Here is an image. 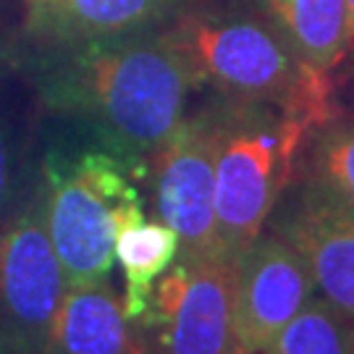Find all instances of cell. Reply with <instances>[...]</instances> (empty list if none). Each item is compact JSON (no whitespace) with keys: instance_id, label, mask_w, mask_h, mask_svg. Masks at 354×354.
<instances>
[{"instance_id":"1","label":"cell","mask_w":354,"mask_h":354,"mask_svg":"<svg viewBox=\"0 0 354 354\" xmlns=\"http://www.w3.org/2000/svg\"><path fill=\"white\" fill-rule=\"evenodd\" d=\"M58 50L45 100L89 121L127 165L152 158L184 121L197 79L171 26Z\"/></svg>"},{"instance_id":"2","label":"cell","mask_w":354,"mask_h":354,"mask_svg":"<svg viewBox=\"0 0 354 354\" xmlns=\"http://www.w3.org/2000/svg\"><path fill=\"white\" fill-rule=\"evenodd\" d=\"M197 84L226 100L266 102L304 127L330 118V79L304 66L266 19L231 11H184L171 26Z\"/></svg>"},{"instance_id":"3","label":"cell","mask_w":354,"mask_h":354,"mask_svg":"<svg viewBox=\"0 0 354 354\" xmlns=\"http://www.w3.org/2000/svg\"><path fill=\"white\" fill-rule=\"evenodd\" d=\"M42 213L66 286H87L111 276L115 239L145 221L142 197L113 152L50 155L42 168Z\"/></svg>"},{"instance_id":"4","label":"cell","mask_w":354,"mask_h":354,"mask_svg":"<svg viewBox=\"0 0 354 354\" xmlns=\"http://www.w3.org/2000/svg\"><path fill=\"white\" fill-rule=\"evenodd\" d=\"M215 218L231 263L266 226L304 137L299 118L266 102L226 100L215 108Z\"/></svg>"},{"instance_id":"5","label":"cell","mask_w":354,"mask_h":354,"mask_svg":"<svg viewBox=\"0 0 354 354\" xmlns=\"http://www.w3.org/2000/svg\"><path fill=\"white\" fill-rule=\"evenodd\" d=\"M66 289L37 189L0 223V339L16 354H48Z\"/></svg>"},{"instance_id":"6","label":"cell","mask_w":354,"mask_h":354,"mask_svg":"<svg viewBox=\"0 0 354 354\" xmlns=\"http://www.w3.org/2000/svg\"><path fill=\"white\" fill-rule=\"evenodd\" d=\"M215 108L184 118L152 155L155 205L176 234L181 263H231L215 218Z\"/></svg>"},{"instance_id":"7","label":"cell","mask_w":354,"mask_h":354,"mask_svg":"<svg viewBox=\"0 0 354 354\" xmlns=\"http://www.w3.org/2000/svg\"><path fill=\"white\" fill-rule=\"evenodd\" d=\"M155 354H241L234 330V263H178L150 297Z\"/></svg>"},{"instance_id":"8","label":"cell","mask_w":354,"mask_h":354,"mask_svg":"<svg viewBox=\"0 0 354 354\" xmlns=\"http://www.w3.org/2000/svg\"><path fill=\"white\" fill-rule=\"evenodd\" d=\"M315 289L313 270L281 234L257 236L234 263V330L241 354H263Z\"/></svg>"},{"instance_id":"9","label":"cell","mask_w":354,"mask_h":354,"mask_svg":"<svg viewBox=\"0 0 354 354\" xmlns=\"http://www.w3.org/2000/svg\"><path fill=\"white\" fill-rule=\"evenodd\" d=\"M279 234L304 257L323 299L354 317V205L313 176L297 192Z\"/></svg>"},{"instance_id":"10","label":"cell","mask_w":354,"mask_h":354,"mask_svg":"<svg viewBox=\"0 0 354 354\" xmlns=\"http://www.w3.org/2000/svg\"><path fill=\"white\" fill-rule=\"evenodd\" d=\"M192 0H35L26 3L29 37L53 48H76L160 29Z\"/></svg>"},{"instance_id":"11","label":"cell","mask_w":354,"mask_h":354,"mask_svg":"<svg viewBox=\"0 0 354 354\" xmlns=\"http://www.w3.org/2000/svg\"><path fill=\"white\" fill-rule=\"evenodd\" d=\"M48 354H145V349L131 336L124 304L105 279L66 289Z\"/></svg>"},{"instance_id":"12","label":"cell","mask_w":354,"mask_h":354,"mask_svg":"<svg viewBox=\"0 0 354 354\" xmlns=\"http://www.w3.org/2000/svg\"><path fill=\"white\" fill-rule=\"evenodd\" d=\"M266 21L289 42L297 58L330 74L346 55L344 0H257Z\"/></svg>"},{"instance_id":"13","label":"cell","mask_w":354,"mask_h":354,"mask_svg":"<svg viewBox=\"0 0 354 354\" xmlns=\"http://www.w3.org/2000/svg\"><path fill=\"white\" fill-rule=\"evenodd\" d=\"M178 254V239L163 221L127 228L115 239V260L124 268V315L129 323L142 320L152 297V283L165 273V268Z\"/></svg>"},{"instance_id":"14","label":"cell","mask_w":354,"mask_h":354,"mask_svg":"<svg viewBox=\"0 0 354 354\" xmlns=\"http://www.w3.org/2000/svg\"><path fill=\"white\" fill-rule=\"evenodd\" d=\"M263 354H354V317L328 299H307Z\"/></svg>"},{"instance_id":"15","label":"cell","mask_w":354,"mask_h":354,"mask_svg":"<svg viewBox=\"0 0 354 354\" xmlns=\"http://www.w3.org/2000/svg\"><path fill=\"white\" fill-rule=\"evenodd\" d=\"M313 168V176L354 205V121L320 124Z\"/></svg>"},{"instance_id":"16","label":"cell","mask_w":354,"mask_h":354,"mask_svg":"<svg viewBox=\"0 0 354 354\" xmlns=\"http://www.w3.org/2000/svg\"><path fill=\"white\" fill-rule=\"evenodd\" d=\"M16 194V145L11 129L0 118V223L11 213Z\"/></svg>"},{"instance_id":"17","label":"cell","mask_w":354,"mask_h":354,"mask_svg":"<svg viewBox=\"0 0 354 354\" xmlns=\"http://www.w3.org/2000/svg\"><path fill=\"white\" fill-rule=\"evenodd\" d=\"M346 6V55H354V0H344Z\"/></svg>"},{"instance_id":"18","label":"cell","mask_w":354,"mask_h":354,"mask_svg":"<svg viewBox=\"0 0 354 354\" xmlns=\"http://www.w3.org/2000/svg\"><path fill=\"white\" fill-rule=\"evenodd\" d=\"M0 354H16V352H13L11 346H8V344H6L3 339H0Z\"/></svg>"},{"instance_id":"19","label":"cell","mask_w":354,"mask_h":354,"mask_svg":"<svg viewBox=\"0 0 354 354\" xmlns=\"http://www.w3.org/2000/svg\"><path fill=\"white\" fill-rule=\"evenodd\" d=\"M24 3H35V0H24Z\"/></svg>"}]
</instances>
